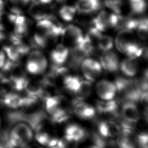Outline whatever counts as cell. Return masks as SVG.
<instances>
[{"label":"cell","mask_w":148,"mask_h":148,"mask_svg":"<svg viewBox=\"0 0 148 148\" xmlns=\"http://www.w3.org/2000/svg\"><path fill=\"white\" fill-rule=\"evenodd\" d=\"M9 134L12 148L26 147L33 138L32 129L25 123H16Z\"/></svg>","instance_id":"obj_1"},{"label":"cell","mask_w":148,"mask_h":148,"mask_svg":"<svg viewBox=\"0 0 148 148\" xmlns=\"http://www.w3.org/2000/svg\"><path fill=\"white\" fill-rule=\"evenodd\" d=\"M47 66V60L43 53L39 49H34L28 55L25 69L27 71L32 75L43 73Z\"/></svg>","instance_id":"obj_2"},{"label":"cell","mask_w":148,"mask_h":148,"mask_svg":"<svg viewBox=\"0 0 148 148\" xmlns=\"http://www.w3.org/2000/svg\"><path fill=\"white\" fill-rule=\"evenodd\" d=\"M61 36L62 42L68 48L78 45L84 36L80 28L72 24L64 27Z\"/></svg>","instance_id":"obj_3"},{"label":"cell","mask_w":148,"mask_h":148,"mask_svg":"<svg viewBox=\"0 0 148 148\" xmlns=\"http://www.w3.org/2000/svg\"><path fill=\"white\" fill-rule=\"evenodd\" d=\"M83 76L90 82H94L102 73V66L97 60L86 58L81 64Z\"/></svg>","instance_id":"obj_4"},{"label":"cell","mask_w":148,"mask_h":148,"mask_svg":"<svg viewBox=\"0 0 148 148\" xmlns=\"http://www.w3.org/2000/svg\"><path fill=\"white\" fill-rule=\"evenodd\" d=\"M121 118L125 121L130 124L137 123L139 120V112L135 103L124 101L120 110Z\"/></svg>","instance_id":"obj_5"},{"label":"cell","mask_w":148,"mask_h":148,"mask_svg":"<svg viewBox=\"0 0 148 148\" xmlns=\"http://www.w3.org/2000/svg\"><path fill=\"white\" fill-rule=\"evenodd\" d=\"M71 108L74 113L83 120L91 119L95 114V109L94 107L77 99L72 102Z\"/></svg>","instance_id":"obj_6"},{"label":"cell","mask_w":148,"mask_h":148,"mask_svg":"<svg viewBox=\"0 0 148 148\" xmlns=\"http://www.w3.org/2000/svg\"><path fill=\"white\" fill-rule=\"evenodd\" d=\"M53 7L48 6L46 4L40 2H34L30 5L28 9L29 14L36 21H39L47 19L53 15Z\"/></svg>","instance_id":"obj_7"},{"label":"cell","mask_w":148,"mask_h":148,"mask_svg":"<svg viewBox=\"0 0 148 148\" xmlns=\"http://www.w3.org/2000/svg\"><path fill=\"white\" fill-rule=\"evenodd\" d=\"M95 90L98 97L104 101L113 99L116 95V89L114 84L108 80L99 81L96 84Z\"/></svg>","instance_id":"obj_8"},{"label":"cell","mask_w":148,"mask_h":148,"mask_svg":"<svg viewBox=\"0 0 148 148\" xmlns=\"http://www.w3.org/2000/svg\"><path fill=\"white\" fill-rule=\"evenodd\" d=\"M87 136L85 129L76 124H71L65 129V140L69 142L78 143Z\"/></svg>","instance_id":"obj_9"},{"label":"cell","mask_w":148,"mask_h":148,"mask_svg":"<svg viewBox=\"0 0 148 148\" xmlns=\"http://www.w3.org/2000/svg\"><path fill=\"white\" fill-rule=\"evenodd\" d=\"M101 65L103 69L109 72L114 73L118 71L119 60L117 54L113 51H104L100 56Z\"/></svg>","instance_id":"obj_10"},{"label":"cell","mask_w":148,"mask_h":148,"mask_svg":"<svg viewBox=\"0 0 148 148\" xmlns=\"http://www.w3.org/2000/svg\"><path fill=\"white\" fill-rule=\"evenodd\" d=\"M31 21L22 14L16 17L13 24V34L20 39L25 38L29 32Z\"/></svg>","instance_id":"obj_11"},{"label":"cell","mask_w":148,"mask_h":148,"mask_svg":"<svg viewBox=\"0 0 148 148\" xmlns=\"http://www.w3.org/2000/svg\"><path fill=\"white\" fill-rule=\"evenodd\" d=\"M143 47L144 46L142 44L137 42L132 37L123 45L120 51L129 57L136 58L141 56Z\"/></svg>","instance_id":"obj_12"},{"label":"cell","mask_w":148,"mask_h":148,"mask_svg":"<svg viewBox=\"0 0 148 148\" xmlns=\"http://www.w3.org/2000/svg\"><path fill=\"white\" fill-rule=\"evenodd\" d=\"M102 3L101 0H78L75 8L80 13L91 14L101 9Z\"/></svg>","instance_id":"obj_13"},{"label":"cell","mask_w":148,"mask_h":148,"mask_svg":"<svg viewBox=\"0 0 148 148\" xmlns=\"http://www.w3.org/2000/svg\"><path fill=\"white\" fill-rule=\"evenodd\" d=\"M96 105L97 110L99 113L109 114L115 118L118 117V103L117 101L114 99L109 101L101 100L98 101Z\"/></svg>","instance_id":"obj_14"},{"label":"cell","mask_w":148,"mask_h":148,"mask_svg":"<svg viewBox=\"0 0 148 148\" xmlns=\"http://www.w3.org/2000/svg\"><path fill=\"white\" fill-rule=\"evenodd\" d=\"M68 54L69 48L62 44L57 45L50 53V59L53 63L52 64L62 65L66 62Z\"/></svg>","instance_id":"obj_15"},{"label":"cell","mask_w":148,"mask_h":148,"mask_svg":"<svg viewBox=\"0 0 148 148\" xmlns=\"http://www.w3.org/2000/svg\"><path fill=\"white\" fill-rule=\"evenodd\" d=\"M110 15L108 12L102 10L94 17L92 19V25L101 32L106 31L110 28Z\"/></svg>","instance_id":"obj_16"},{"label":"cell","mask_w":148,"mask_h":148,"mask_svg":"<svg viewBox=\"0 0 148 148\" xmlns=\"http://www.w3.org/2000/svg\"><path fill=\"white\" fill-rule=\"evenodd\" d=\"M121 71L127 77H134L138 69V62L136 58L129 57L121 61L120 64Z\"/></svg>","instance_id":"obj_17"},{"label":"cell","mask_w":148,"mask_h":148,"mask_svg":"<svg viewBox=\"0 0 148 148\" xmlns=\"http://www.w3.org/2000/svg\"><path fill=\"white\" fill-rule=\"evenodd\" d=\"M92 92L91 82L87 80H82L74 95L78 100L83 101L90 97Z\"/></svg>","instance_id":"obj_18"},{"label":"cell","mask_w":148,"mask_h":148,"mask_svg":"<svg viewBox=\"0 0 148 148\" xmlns=\"http://www.w3.org/2000/svg\"><path fill=\"white\" fill-rule=\"evenodd\" d=\"M2 103L9 108L16 109L21 107L22 103V97L14 92H8L3 95Z\"/></svg>","instance_id":"obj_19"},{"label":"cell","mask_w":148,"mask_h":148,"mask_svg":"<svg viewBox=\"0 0 148 148\" xmlns=\"http://www.w3.org/2000/svg\"><path fill=\"white\" fill-rule=\"evenodd\" d=\"M18 15L14 14L10 12L2 10L0 12V31L3 32L8 30L13 24L16 17Z\"/></svg>","instance_id":"obj_20"},{"label":"cell","mask_w":148,"mask_h":148,"mask_svg":"<svg viewBox=\"0 0 148 148\" xmlns=\"http://www.w3.org/2000/svg\"><path fill=\"white\" fill-rule=\"evenodd\" d=\"M62 80L65 88L74 94L82 79L77 76L69 74L65 76Z\"/></svg>","instance_id":"obj_21"},{"label":"cell","mask_w":148,"mask_h":148,"mask_svg":"<svg viewBox=\"0 0 148 148\" xmlns=\"http://www.w3.org/2000/svg\"><path fill=\"white\" fill-rule=\"evenodd\" d=\"M116 142V146L118 148H135L136 142L132 138V135H120Z\"/></svg>","instance_id":"obj_22"},{"label":"cell","mask_w":148,"mask_h":148,"mask_svg":"<svg viewBox=\"0 0 148 148\" xmlns=\"http://www.w3.org/2000/svg\"><path fill=\"white\" fill-rule=\"evenodd\" d=\"M76 12V9L75 7L70 5H64L60 8L58 13L63 20L68 22L73 20Z\"/></svg>","instance_id":"obj_23"},{"label":"cell","mask_w":148,"mask_h":148,"mask_svg":"<svg viewBox=\"0 0 148 148\" xmlns=\"http://www.w3.org/2000/svg\"><path fill=\"white\" fill-rule=\"evenodd\" d=\"M132 13L135 14L143 13L147 8L146 0H128Z\"/></svg>","instance_id":"obj_24"},{"label":"cell","mask_w":148,"mask_h":148,"mask_svg":"<svg viewBox=\"0 0 148 148\" xmlns=\"http://www.w3.org/2000/svg\"><path fill=\"white\" fill-rule=\"evenodd\" d=\"M147 27L148 21L147 17H141L139 19L138 25L136 29L137 30V34L139 38L142 40H145L147 39Z\"/></svg>","instance_id":"obj_25"},{"label":"cell","mask_w":148,"mask_h":148,"mask_svg":"<svg viewBox=\"0 0 148 148\" xmlns=\"http://www.w3.org/2000/svg\"><path fill=\"white\" fill-rule=\"evenodd\" d=\"M113 46V39L108 35H101L97 43V48L103 51H109Z\"/></svg>","instance_id":"obj_26"},{"label":"cell","mask_w":148,"mask_h":148,"mask_svg":"<svg viewBox=\"0 0 148 148\" xmlns=\"http://www.w3.org/2000/svg\"><path fill=\"white\" fill-rule=\"evenodd\" d=\"M103 3L114 13L120 14L124 5V0H105Z\"/></svg>","instance_id":"obj_27"},{"label":"cell","mask_w":148,"mask_h":148,"mask_svg":"<svg viewBox=\"0 0 148 148\" xmlns=\"http://www.w3.org/2000/svg\"><path fill=\"white\" fill-rule=\"evenodd\" d=\"M136 145L139 148H148V135L147 131L138 132L135 138Z\"/></svg>","instance_id":"obj_28"},{"label":"cell","mask_w":148,"mask_h":148,"mask_svg":"<svg viewBox=\"0 0 148 148\" xmlns=\"http://www.w3.org/2000/svg\"><path fill=\"white\" fill-rule=\"evenodd\" d=\"M35 139L36 141L42 145L47 146L51 136L45 130H40L35 132Z\"/></svg>","instance_id":"obj_29"},{"label":"cell","mask_w":148,"mask_h":148,"mask_svg":"<svg viewBox=\"0 0 148 148\" xmlns=\"http://www.w3.org/2000/svg\"><path fill=\"white\" fill-rule=\"evenodd\" d=\"M6 56L3 51L0 50V69H2L6 61Z\"/></svg>","instance_id":"obj_30"},{"label":"cell","mask_w":148,"mask_h":148,"mask_svg":"<svg viewBox=\"0 0 148 148\" xmlns=\"http://www.w3.org/2000/svg\"><path fill=\"white\" fill-rule=\"evenodd\" d=\"M141 56L142 57V58L144 60H147V46H144L142 52Z\"/></svg>","instance_id":"obj_31"},{"label":"cell","mask_w":148,"mask_h":148,"mask_svg":"<svg viewBox=\"0 0 148 148\" xmlns=\"http://www.w3.org/2000/svg\"><path fill=\"white\" fill-rule=\"evenodd\" d=\"M53 0H37V2H40L43 4H49L52 2Z\"/></svg>","instance_id":"obj_32"},{"label":"cell","mask_w":148,"mask_h":148,"mask_svg":"<svg viewBox=\"0 0 148 148\" xmlns=\"http://www.w3.org/2000/svg\"><path fill=\"white\" fill-rule=\"evenodd\" d=\"M5 6L4 0H0V12L3 10L4 7Z\"/></svg>","instance_id":"obj_33"},{"label":"cell","mask_w":148,"mask_h":148,"mask_svg":"<svg viewBox=\"0 0 148 148\" xmlns=\"http://www.w3.org/2000/svg\"><path fill=\"white\" fill-rule=\"evenodd\" d=\"M86 148H98V147H97L96 146H95L94 145H92L87 146V147H86Z\"/></svg>","instance_id":"obj_34"},{"label":"cell","mask_w":148,"mask_h":148,"mask_svg":"<svg viewBox=\"0 0 148 148\" xmlns=\"http://www.w3.org/2000/svg\"><path fill=\"white\" fill-rule=\"evenodd\" d=\"M0 148H4V147L2 146V145H1V146H0Z\"/></svg>","instance_id":"obj_35"},{"label":"cell","mask_w":148,"mask_h":148,"mask_svg":"<svg viewBox=\"0 0 148 148\" xmlns=\"http://www.w3.org/2000/svg\"><path fill=\"white\" fill-rule=\"evenodd\" d=\"M2 145V144H1V139H0V146Z\"/></svg>","instance_id":"obj_36"}]
</instances>
